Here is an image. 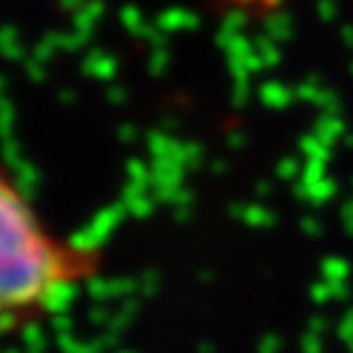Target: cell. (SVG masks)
<instances>
[{
  "mask_svg": "<svg viewBox=\"0 0 353 353\" xmlns=\"http://www.w3.org/2000/svg\"><path fill=\"white\" fill-rule=\"evenodd\" d=\"M97 246L58 236L0 160V327L45 316L102 272Z\"/></svg>",
  "mask_w": 353,
  "mask_h": 353,
  "instance_id": "cell-1",
  "label": "cell"
}]
</instances>
